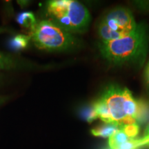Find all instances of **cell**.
<instances>
[{
	"mask_svg": "<svg viewBox=\"0 0 149 149\" xmlns=\"http://www.w3.org/2000/svg\"><path fill=\"white\" fill-rule=\"evenodd\" d=\"M148 36L143 24L137 25L133 32L122 38L101 42L99 45L102 57L115 65L142 64L146 57Z\"/></svg>",
	"mask_w": 149,
	"mask_h": 149,
	"instance_id": "6da1fadb",
	"label": "cell"
},
{
	"mask_svg": "<svg viewBox=\"0 0 149 149\" xmlns=\"http://www.w3.org/2000/svg\"><path fill=\"white\" fill-rule=\"evenodd\" d=\"M107 108L112 124L120 128L129 124H138L146 120L148 111L143 102L133 97L126 88L111 86L100 98Z\"/></svg>",
	"mask_w": 149,
	"mask_h": 149,
	"instance_id": "7a4b0ae2",
	"label": "cell"
},
{
	"mask_svg": "<svg viewBox=\"0 0 149 149\" xmlns=\"http://www.w3.org/2000/svg\"><path fill=\"white\" fill-rule=\"evenodd\" d=\"M46 11L49 20L70 33L84 32L91 22L87 8L74 0L48 1Z\"/></svg>",
	"mask_w": 149,
	"mask_h": 149,
	"instance_id": "3957f363",
	"label": "cell"
},
{
	"mask_svg": "<svg viewBox=\"0 0 149 149\" xmlns=\"http://www.w3.org/2000/svg\"><path fill=\"white\" fill-rule=\"evenodd\" d=\"M29 36L37 48L48 51H68L77 42L71 33L49 19L37 22Z\"/></svg>",
	"mask_w": 149,
	"mask_h": 149,
	"instance_id": "277c9868",
	"label": "cell"
},
{
	"mask_svg": "<svg viewBox=\"0 0 149 149\" xmlns=\"http://www.w3.org/2000/svg\"><path fill=\"white\" fill-rule=\"evenodd\" d=\"M136 27L137 24L129 10L116 8L108 13L99 24L98 34L101 42H107L127 36Z\"/></svg>",
	"mask_w": 149,
	"mask_h": 149,
	"instance_id": "5b68a950",
	"label": "cell"
},
{
	"mask_svg": "<svg viewBox=\"0 0 149 149\" xmlns=\"http://www.w3.org/2000/svg\"><path fill=\"white\" fill-rule=\"evenodd\" d=\"M120 129V126L116 124L112 123H104V124L93 128L91 130V133L96 137H109Z\"/></svg>",
	"mask_w": 149,
	"mask_h": 149,
	"instance_id": "8992f818",
	"label": "cell"
},
{
	"mask_svg": "<svg viewBox=\"0 0 149 149\" xmlns=\"http://www.w3.org/2000/svg\"><path fill=\"white\" fill-rule=\"evenodd\" d=\"M31 37L24 35H17L10 39L8 46L11 51L15 52L21 51L27 48Z\"/></svg>",
	"mask_w": 149,
	"mask_h": 149,
	"instance_id": "52a82bcc",
	"label": "cell"
},
{
	"mask_svg": "<svg viewBox=\"0 0 149 149\" xmlns=\"http://www.w3.org/2000/svg\"><path fill=\"white\" fill-rule=\"evenodd\" d=\"M17 22L24 29L29 30L30 33L37 24L34 14L31 12H23L17 16Z\"/></svg>",
	"mask_w": 149,
	"mask_h": 149,
	"instance_id": "ba28073f",
	"label": "cell"
},
{
	"mask_svg": "<svg viewBox=\"0 0 149 149\" xmlns=\"http://www.w3.org/2000/svg\"><path fill=\"white\" fill-rule=\"evenodd\" d=\"M130 139H133L129 138L122 129L119 130L116 133L112 135L111 137H109V148L108 149H117L121 145L127 142Z\"/></svg>",
	"mask_w": 149,
	"mask_h": 149,
	"instance_id": "9c48e42d",
	"label": "cell"
},
{
	"mask_svg": "<svg viewBox=\"0 0 149 149\" xmlns=\"http://www.w3.org/2000/svg\"><path fill=\"white\" fill-rule=\"evenodd\" d=\"M149 143L148 139L142 138L139 139H130L127 142L124 143L117 149H138L139 147L147 146Z\"/></svg>",
	"mask_w": 149,
	"mask_h": 149,
	"instance_id": "30bf717a",
	"label": "cell"
},
{
	"mask_svg": "<svg viewBox=\"0 0 149 149\" xmlns=\"http://www.w3.org/2000/svg\"><path fill=\"white\" fill-rule=\"evenodd\" d=\"M80 115L84 120L89 123H91L93 121L98 119L97 115L93 105L84 107L80 112Z\"/></svg>",
	"mask_w": 149,
	"mask_h": 149,
	"instance_id": "8fae6325",
	"label": "cell"
},
{
	"mask_svg": "<svg viewBox=\"0 0 149 149\" xmlns=\"http://www.w3.org/2000/svg\"><path fill=\"white\" fill-rule=\"evenodd\" d=\"M124 133L128 136L130 139H134L135 137L138 135L139 127L137 124H129V125H126L122 126L121 128Z\"/></svg>",
	"mask_w": 149,
	"mask_h": 149,
	"instance_id": "7c38bea8",
	"label": "cell"
},
{
	"mask_svg": "<svg viewBox=\"0 0 149 149\" xmlns=\"http://www.w3.org/2000/svg\"><path fill=\"white\" fill-rule=\"evenodd\" d=\"M143 138L145 139H148L149 140V123H148V126H147L146 130H145L144 135V137H143Z\"/></svg>",
	"mask_w": 149,
	"mask_h": 149,
	"instance_id": "4fadbf2b",
	"label": "cell"
},
{
	"mask_svg": "<svg viewBox=\"0 0 149 149\" xmlns=\"http://www.w3.org/2000/svg\"><path fill=\"white\" fill-rule=\"evenodd\" d=\"M146 77L147 81H148V82L149 83V61L146 68Z\"/></svg>",
	"mask_w": 149,
	"mask_h": 149,
	"instance_id": "5bb4252c",
	"label": "cell"
},
{
	"mask_svg": "<svg viewBox=\"0 0 149 149\" xmlns=\"http://www.w3.org/2000/svg\"><path fill=\"white\" fill-rule=\"evenodd\" d=\"M147 146H149V144H148V145H147Z\"/></svg>",
	"mask_w": 149,
	"mask_h": 149,
	"instance_id": "9a60e30c",
	"label": "cell"
}]
</instances>
